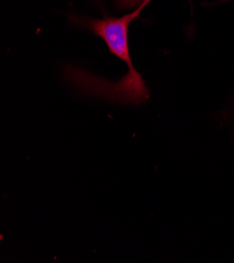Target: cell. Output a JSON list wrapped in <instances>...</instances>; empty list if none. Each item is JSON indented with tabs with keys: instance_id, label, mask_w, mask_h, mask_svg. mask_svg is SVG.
Listing matches in <instances>:
<instances>
[{
	"instance_id": "6da1fadb",
	"label": "cell",
	"mask_w": 234,
	"mask_h": 263,
	"mask_svg": "<svg viewBox=\"0 0 234 263\" xmlns=\"http://www.w3.org/2000/svg\"><path fill=\"white\" fill-rule=\"evenodd\" d=\"M143 10L138 8L122 17H113L103 11L102 19L67 13L68 22L74 28L85 30L105 42L109 50L116 58L126 63L127 73L117 81H110L84 68L65 64L62 74L78 91L89 97L122 105H141L149 100L150 92L142 74L136 69L129 49V25Z\"/></svg>"
},
{
	"instance_id": "7a4b0ae2",
	"label": "cell",
	"mask_w": 234,
	"mask_h": 263,
	"mask_svg": "<svg viewBox=\"0 0 234 263\" xmlns=\"http://www.w3.org/2000/svg\"><path fill=\"white\" fill-rule=\"evenodd\" d=\"M151 2H152V0H117L116 3L120 4L122 7L125 6L127 8H131L132 6H135V7H138V8L143 10Z\"/></svg>"
}]
</instances>
